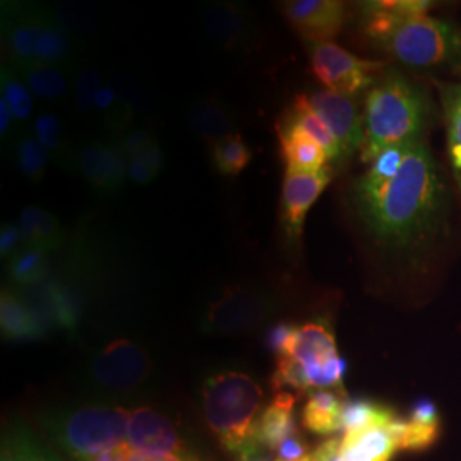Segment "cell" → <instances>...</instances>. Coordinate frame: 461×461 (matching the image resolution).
Instances as JSON below:
<instances>
[{
	"mask_svg": "<svg viewBox=\"0 0 461 461\" xmlns=\"http://www.w3.org/2000/svg\"><path fill=\"white\" fill-rule=\"evenodd\" d=\"M103 87V79L95 68H84L76 77V110L79 115H91L95 108V98Z\"/></svg>",
	"mask_w": 461,
	"mask_h": 461,
	"instance_id": "cell-37",
	"label": "cell"
},
{
	"mask_svg": "<svg viewBox=\"0 0 461 461\" xmlns=\"http://www.w3.org/2000/svg\"><path fill=\"white\" fill-rule=\"evenodd\" d=\"M76 171L99 194H116L129 180V159L115 142H87L76 152Z\"/></svg>",
	"mask_w": 461,
	"mask_h": 461,
	"instance_id": "cell-13",
	"label": "cell"
},
{
	"mask_svg": "<svg viewBox=\"0 0 461 461\" xmlns=\"http://www.w3.org/2000/svg\"><path fill=\"white\" fill-rule=\"evenodd\" d=\"M95 108L110 132H123L131 123V103L127 99L120 98L115 89L110 86H103L99 89L95 98Z\"/></svg>",
	"mask_w": 461,
	"mask_h": 461,
	"instance_id": "cell-32",
	"label": "cell"
},
{
	"mask_svg": "<svg viewBox=\"0 0 461 461\" xmlns=\"http://www.w3.org/2000/svg\"><path fill=\"white\" fill-rule=\"evenodd\" d=\"M0 98L4 99L13 113V118L23 122L33 112V98L30 87L11 66H2L0 74Z\"/></svg>",
	"mask_w": 461,
	"mask_h": 461,
	"instance_id": "cell-31",
	"label": "cell"
},
{
	"mask_svg": "<svg viewBox=\"0 0 461 461\" xmlns=\"http://www.w3.org/2000/svg\"><path fill=\"white\" fill-rule=\"evenodd\" d=\"M17 167L24 178L40 183L45 178L51 156L34 135H23L16 144Z\"/></svg>",
	"mask_w": 461,
	"mask_h": 461,
	"instance_id": "cell-33",
	"label": "cell"
},
{
	"mask_svg": "<svg viewBox=\"0 0 461 461\" xmlns=\"http://www.w3.org/2000/svg\"><path fill=\"white\" fill-rule=\"evenodd\" d=\"M11 122H13V113H11L9 106H7V103L0 98V133H2V137L9 132Z\"/></svg>",
	"mask_w": 461,
	"mask_h": 461,
	"instance_id": "cell-42",
	"label": "cell"
},
{
	"mask_svg": "<svg viewBox=\"0 0 461 461\" xmlns=\"http://www.w3.org/2000/svg\"><path fill=\"white\" fill-rule=\"evenodd\" d=\"M272 308L274 303L264 291L247 285H230L211 303L203 327L212 333H243L258 327Z\"/></svg>",
	"mask_w": 461,
	"mask_h": 461,
	"instance_id": "cell-9",
	"label": "cell"
},
{
	"mask_svg": "<svg viewBox=\"0 0 461 461\" xmlns=\"http://www.w3.org/2000/svg\"><path fill=\"white\" fill-rule=\"evenodd\" d=\"M381 47L407 66H461L460 30L426 14L403 19Z\"/></svg>",
	"mask_w": 461,
	"mask_h": 461,
	"instance_id": "cell-7",
	"label": "cell"
},
{
	"mask_svg": "<svg viewBox=\"0 0 461 461\" xmlns=\"http://www.w3.org/2000/svg\"><path fill=\"white\" fill-rule=\"evenodd\" d=\"M280 154L287 173H316L329 166V154L310 133L280 118L277 122Z\"/></svg>",
	"mask_w": 461,
	"mask_h": 461,
	"instance_id": "cell-17",
	"label": "cell"
},
{
	"mask_svg": "<svg viewBox=\"0 0 461 461\" xmlns=\"http://www.w3.org/2000/svg\"><path fill=\"white\" fill-rule=\"evenodd\" d=\"M13 68L38 98L55 101L66 96L68 91V77L62 70V67L28 64V66L13 67Z\"/></svg>",
	"mask_w": 461,
	"mask_h": 461,
	"instance_id": "cell-25",
	"label": "cell"
},
{
	"mask_svg": "<svg viewBox=\"0 0 461 461\" xmlns=\"http://www.w3.org/2000/svg\"><path fill=\"white\" fill-rule=\"evenodd\" d=\"M0 325L4 337L11 340H33L45 333L41 318L13 291H2Z\"/></svg>",
	"mask_w": 461,
	"mask_h": 461,
	"instance_id": "cell-21",
	"label": "cell"
},
{
	"mask_svg": "<svg viewBox=\"0 0 461 461\" xmlns=\"http://www.w3.org/2000/svg\"><path fill=\"white\" fill-rule=\"evenodd\" d=\"M19 230L26 247L40 248L47 253L57 251L66 241L60 221L38 205H30L21 212Z\"/></svg>",
	"mask_w": 461,
	"mask_h": 461,
	"instance_id": "cell-22",
	"label": "cell"
},
{
	"mask_svg": "<svg viewBox=\"0 0 461 461\" xmlns=\"http://www.w3.org/2000/svg\"><path fill=\"white\" fill-rule=\"evenodd\" d=\"M443 185L429 149L412 142L393 178L356 183V205L379 243L405 247L434 230L443 211Z\"/></svg>",
	"mask_w": 461,
	"mask_h": 461,
	"instance_id": "cell-1",
	"label": "cell"
},
{
	"mask_svg": "<svg viewBox=\"0 0 461 461\" xmlns=\"http://www.w3.org/2000/svg\"><path fill=\"white\" fill-rule=\"evenodd\" d=\"M316 115L327 125L340 148V161L361 149L364 139V113L354 98L331 93L329 89L306 95Z\"/></svg>",
	"mask_w": 461,
	"mask_h": 461,
	"instance_id": "cell-12",
	"label": "cell"
},
{
	"mask_svg": "<svg viewBox=\"0 0 461 461\" xmlns=\"http://www.w3.org/2000/svg\"><path fill=\"white\" fill-rule=\"evenodd\" d=\"M424 118V99L412 84L396 72L381 77L364 103L361 161L373 163L384 149L417 142Z\"/></svg>",
	"mask_w": 461,
	"mask_h": 461,
	"instance_id": "cell-3",
	"label": "cell"
},
{
	"mask_svg": "<svg viewBox=\"0 0 461 461\" xmlns=\"http://www.w3.org/2000/svg\"><path fill=\"white\" fill-rule=\"evenodd\" d=\"M116 144L123 150L127 159H132L140 152H144L146 149L150 148L152 144H156V139L146 129H139V131L122 133L120 139L116 140Z\"/></svg>",
	"mask_w": 461,
	"mask_h": 461,
	"instance_id": "cell-39",
	"label": "cell"
},
{
	"mask_svg": "<svg viewBox=\"0 0 461 461\" xmlns=\"http://www.w3.org/2000/svg\"><path fill=\"white\" fill-rule=\"evenodd\" d=\"M202 24L211 41L224 50L243 47L251 36V21L238 4L215 2L203 11Z\"/></svg>",
	"mask_w": 461,
	"mask_h": 461,
	"instance_id": "cell-18",
	"label": "cell"
},
{
	"mask_svg": "<svg viewBox=\"0 0 461 461\" xmlns=\"http://www.w3.org/2000/svg\"><path fill=\"white\" fill-rule=\"evenodd\" d=\"M409 146L411 144H400V146L384 149L378 158L371 163V167L364 175V178L373 180V182H383V180L393 178L396 173L400 171L403 161H405Z\"/></svg>",
	"mask_w": 461,
	"mask_h": 461,
	"instance_id": "cell-36",
	"label": "cell"
},
{
	"mask_svg": "<svg viewBox=\"0 0 461 461\" xmlns=\"http://www.w3.org/2000/svg\"><path fill=\"white\" fill-rule=\"evenodd\" d=\"M211 158L217 173L234 178L247 169L253 159V152L241 133H232L211 146Z\"/></svg>",
	"mask_w": 461,
	"mask_h": 461,
	"instance_id": "cell-28",
	"label": "cell"
},
{
	"mask_svg": "<svg viewBox=\"0 0 461 461\" xmlns=\"http://www.w3.org/2000/svg\"><path fill=\"white\" fill-rule=\"evenodd\" d=\"M2 33L13 67H62L70 57V38L47 7L19 5L4 9Z\"/></svg>",
	"mask_w": 461,
	"mask_h": 461,
	"instance_id": "cell-5",
	"label": "cell"
},
{
	"mask_svg": "<svg viewBox=\"0 0 461 461\" xmlns=\"http://www.w3.org/2000/svg\"><path fill=\"white\" fill-rule=\"evenodd\" d=\"M282 11L310 47L330 43L346 23V4L339 0H294Z\"/></svg>",
	"mask_w": 461,
	"mask_h": 461,
	"instance_id": "cell-14",
	"label": "cell"
},
{
	"mask_svg": "<svg viewBox=\"0 0 461 461\" xmlns=\"http://www.w3.org/2000/svg\"><path fill=\"white\" fill-rule=\"evenodd\" d=\"M270 461H313V451L296 430L270 451Z\"/></svg>",
	"mask_w": 461,
	"mask_h": 461,
	"instance_id": "cell-38",
	"label": "cell"
},
{
	"mask_svg": "<svg viewBox=\"0 0 461 461\" xmlns=\"http://www.w3.org/2000/svg\"><path fill=\"white\" fill-rule=\"evenodd\" d=\"M346 403L340 390H316L303 409V426L321 436L342 430Z\"/></svg>",
	"mask_w": 461,
	"mask_h": 461,
	"instance_id": "cell-19",
	"label": "cell"
},
{
	"mask_svg": "<svg viewBox=\"0 0 461 461\" xmlns=\"http://www.w3.org/2000/svg\"><path fill=\"white\" fill-rule=\"evenodd\" d=\"M447 150L456 185L461 192V103L447 96Z\"/></svg>",
	"mask_w": 461,
	"mask_h": 461,
	"instance_id": "cell-35",
	"label": "cell"
},
{
	"mask_svg": "<svg viewBox=\"0 0 461 461\" xmlns=\"http://www.w3.org/2000/svg\"><path fill=\"white\" fill-rule=\"evenodd\" d=\"M340 443L342 439L331 438L318 446L313 451V461H342L340 458Z\"/></svg>",
	"mask_w": 461,
	"mask_h": 461,
	"instance_id": "cell-41",
	"label": "cell"
},
{
	"mask_svg": "<svg viewBox=\"0 0 461 461\" xmlns=\"http://www.w3.org/2000/svg\"><path fill=\"white\" fill-rule=\"evenodd\" d=\"M186 122L190 129L214 146L232 135V118L228 110L215 98L200 99L188 108Z\"/></svg>",
	"mask_w": 461,
	"mask_h": 461,
	"instance_id": "cell-24",
	"label": "cell"
},
{
	"mask_svg": "<svg viewBox=\"0 0 461 461\" xmlns=\"http://www.w3.org/2000/svg\"><path fill=\"white\" fill-rule=\"evenodd\" d=\"M331 176L333 169L330 166L316 173L285 171L280 198V222L291 243H299L306 214L331 182Z\"/></svg>",
	"mask_w": 461,
	"mask_h": 461,
	"instance_id": "cell-11",
	"label": "cell"
},
{
	"mask_svg": "<svg viewBox=\"0 0 461 461\" xmlns=\"http://www.w3.org/2000/svg\"><path fill=\"white\" fill-rule=\"evenodd\" d=\"M2 461H62L26 430H9L2 441Z\"/></svg>",
	"mask_w": 461,
	"mask_h": 461,
	"instance_id": "cell-30",
	"label": "cell"
},
{
	"mask_svg": "<svg viewBox=\"0 0 461 461\" xmlns=\"http://www.w3.org/2000/svg\"><path fill=\"white\" fill-rule=\"evenodd\" d=\"M127 445L135 451L150 455L188 456L171 422L150 409H137L131 413Z\"/></svg>",
	"mask_w": 461,
	"mask_h": 461,
	"instance_id": "cell-16",
	"label": "cell"
},
{
	"mask_svg": "<svg viewBox=\"0 0 461 461\" xmlns=\"http://www.w3.org/2000/svg\"><path fill=\"white\" fill-rule=\"evenodd\" d=\"M294 403L296 396L291 392H279L270 402V405L265 407L260 424H258V441L262 449L268 453L296 432L294 422Z\"/></svg>",
	"mask_w": 461,
	"mask_h": 461,
	"instance_id": "cell-20",
	"label": "cell"
},
{
	"mask_svg": "<svg viewBox=\"0 0 461 461\" xmlns=\"http://www.w3.org/2000/svg\"><path fill=\"white\" fill-rule=\"evenodd\" d=\"M282 118L285 122L296 125L301 131L310 133L314 140L327 150L330 161H340V148H339L337 140L330 133L327 125L321 122V118L316 115L306 95H299L294 99L291 110L287 112V115L282 116Z\"/></svg>",
	"mask_w": 461,
	"mask_h": 461,
	"instance_id": "cell-26",
	"label": "cell"
},
{
	"mask_svg": "<svg viewBox=\"0 0 461 461\" xmlns=\"http://www.w3.org/2000/svg\"><path fill=\"white\" fill-rule=\"evenodd\" d=\"M249 461H270V460H265V458H262V456H257V458H253V460Z\"/></svg>",
	"mask_w": 461,
	"mask_h": 461,
	"instance_id": "cell-44",
	"label": "cell"
},
{
	"mask_svg": "<svg viewBox=\"0 0 461 461\" xmlns=\"http://www.w3.org/2000/svg\"><path fill=\"white\" fill-rule=\"evenodd\" d=\"M33 132L34 137L41 142V146L49 150L51 159L57 161V165L64 167L74 166L76 152H72V149L67 142L66 131L59 116L50 112L36 116Z\"/></svg>",
	"mask_w": 461,
	"mask_h": 461,
	"instance_id": "cell-27",
	"label": "cell"
},
{
	"mask_svg": "<svg viewBox=\"0 0 461 461\" xmlns=\"http://www.w3.org/2000/svg\"><path fill=\"white\" fill-rule=\"evenodd\" d=\"M24 245L23 232L16 224H4L0 230V257L2 258H13L17 251H21Z\"/></svg>",
	"mask_w": 461,
	"mask_h": 461,
	"instance_id": "cell-40",
	"label": "cell"
},
{
	"mask_svg": "<svg viewBox=\"0 0 461 461\" xmlns=\"http://www.w3.org/2000/svg\"><path fill=\"white\" fill-rule=\"evenodd\" d=\"M400 419L393 415L376 424L344 432L340 443L342 461H390L398 445Z\"/></svg>",
	"mask_w": 461,
	"mask_h": 461,
	"instance_id": "cell-15",
	"label": "cell"
},
{
	"mask_svg": "<svg viewBox=\"0 0 461 461\" xmlns=\"http://www.w3.org/2000/svg\"><path fill=\"white\" fill-rule=\"evenodd\" d=\"M312 70L316 79L331 93L354 98L378 79L381 62L364 60L337 43H320L310 47Z\"/></svg>",
	"mask_w": 461,
	"mask_h": 461,
	"instance_id": "cell-8",
	"label": "cell"
},
{
	"mask_svg": "<svg viewBox=\"0 0 461 461\" xmlns=\"http://www.w3.org/2000/svg\"><path fill=\"white\" fill-rule=\"evenodd\" d=\"M149 373L148 352L129 339L110 342L91 366L93 379L99 386L113 392H131L148 379Z\"/></svg>",
	"mask_w": 461,
	"mask_h": 461,
	"instance_id": "cell-10",
	"label": "cell"
},
{
	"mask_svg": "<svg viewBox=\"0 0 461 461\" xmlns=\"http://www.w3.org/2000/svg\"><path fill=\"white\" fill-rule=\"evenodd\" d=\"M203 413L219 443L240 461L262 453L258 424L264 413V390L245 373L226 371L203 383Z\"/></svg>",
	"mask_w": 461,
	"mask_h": 461,
	"instance_id": "cell-2",
	"label": "cell"
},
{
	"mask_svg": "<svg viewBox=\"0 0 461 461\" xmlns=\"http://www.w3.org/2000/svg\"><path fill=\"white\" fill-rule=\"evenodd\" d=\"M131 413L118 407L89 405L66 415L55 438L76 461H98L127 443Z\"/></svg>",
	"mask_w": 461,
	"mask_h": 461,
	"instance_id": "cell-6",
	"label": "cell"
},
{
	"mask_svg": "<svg viewBox=\"0 0 461 461\" xmlns=\"http://www.w3.org/2000/svg\"><path fill=\"white\" fill-rule=\"evenodd\" d=\"M449 98L456 99L461 103V87H455L449 91Z\"/></svg>",
	"mask_w": 461,
	"mask_h": 461,
	"instance_id": "cell-43",
	"label": "cell"
},
{
	"mask_svg": "<svg viewBox=\"0 0 461 461\" xmlns=\"http://www.w3.org/2000/svg\"><path fill=\"white\" fill-rule=\"evenodd\" d=\"M49 253L40 248L24 247L9 260V279L17 285L32 287L47 279Z\"/></svg>",
	"mask_w": 461,
	"mask_h": 461,
	"instance_id": "cell-29",
	"label": "cell"
},
{
	"mask_svg": "<svg viewBox=\"0 0 461 461\" xmlns=\"http://www.w3.org/2000/svg\"><path fill=\"white\" fill-rule=\"evenodd\" d=\"M272 378L276 393L291 388L299 393L342 390L346 361L339 356L331 330L321 321L293 327L279 352Z\"/></svg>",
	"mask_w": 461,
	"mask_h": 461,
	"instance_id": "cell-4",
	"label": "cell"
},
{
	"mask_svg": "<svg viewBox=\"0 0 461 461\" xmlns=\"http://www.w3.org/2000/svg\"><path fill=\"white\" fill-rule=\"evenodd\" d=\"M439 436V415L436 405L420 400L407 420L400 419L398 445L402 449H424L434 445Z\"/></svg>",
	"mask_w": 461,
	"mask_h": 461,
	"instance_id": "cell-23",
	"label": "cell"
},
{
	"mask_svg": "<svg viewBox=\"0 0 461 461\" xmlns=\"http://www.w3.org/2000/svg\"><path fill=\"white\" fill-rule=\"evenodd\" d=\"M165 154L163 149L156 142L150 148L129 159V180L133 185H148L154 182L163 171Z\"/></svg>",
	"mask_w": 461,
	"mask_h": 461,
	"instance_id": "cell-34",
	"label": "cell"
}]
</instances>
